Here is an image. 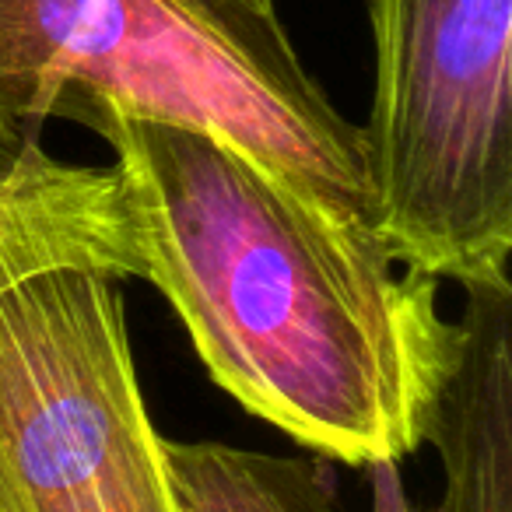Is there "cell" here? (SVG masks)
I'll list each match as a JSON object with an SVG mask.
<instances>
[{
	"label": "cell",
	"instance_id": "cell-1",
	"mask_svg": "<svg viewBox=\"0 0 512 512\" xmlns=\"http://www.w3.org/2000/svg\"><path fill=\"white\" fill-rule=\"evenodd\" d=\"M64 120L109 144L144 278L228 397L348 467L428 442L463 358L439 281L204 130L102 99Z\"/></svg>",
	"mask_w": 512,
	"mask_h": 512
},
{
	"label": "cell",
	"instance_id": "cell-2",
	"mask_svg": "<svg viewBox=\"0 0 512 512\" xmlns=\"http://www.w3.org/2000/svg\"><path fill=\"white\" fill-rule=\"evenodd\" d=\"M85 99L204 130L379 232L365 130L302 64L274 0H0V141Z\"/></svg>",
	"mask_w": 512,
	"mask_h": 512
},
{
	"label": "cell",
	"instance_id": "cell-3",
	"mask_svg": "<svg viewBox=\"0 0 512 512\" xmlns=\"http://www.w3.org/2000/svg\"><path fill=\"white\" fill-rule=\"evenodd\" d=\"M376 225L407 267L512 295V0H365Z\"/></svg>",
	"mask_w": 512,
	"mask_h": 512
},
{
	"label": "cell",
	"instance_id": "cell-4",
	"mask_svg": "<svg viewBox=\"0 0 512 512\" xmlns=\"http://www.w3.org/2000/svg\"><path fill=\"white\" fill-rule=\"evenodd\" d=\"M116 285L53 271L0 292V512H186Z\"/></svg>",
	"mask_w": 512,
	"mask_h": 512
},
{
	"label": "cell",
	"instance_id": "cell-5",
	"mask_svg": "<svg viewBox=\"0 0 512 512\" xmlns=\"http://www.w3.org/2000/svg\"><path fill=\"white\" fill-rule=\"evenodd\" d=\"M53 271L144 278L141 242L113 165H81L39 134L0 141V292Z\"/></svg>",
	"mask_w": 512,
	"mask_h": 512
},
{
	"label": "cell",
	"instance_id": "cell-6",
	"mask_svg": "<svg viewBox=\"0 0 512 512\" xmlns=\"http://www.w3.org/2000/svg\"><path fill=\"white\" fill-rule=\"evenodd\" d=\"M463 358L432 442L442 460L439 512H512V295L467 292Z\"/></svg>",
	"mask_w": 512,
	"mask_h": 512
},
{
	"label": "cell",
	"instance_id": "cell-7",
	"mask_svg": "<svg viewBox=\"0 0 512 512\" xmlns=\"http://www.w3.org/2000/svg\"><path fill=\"white\" fill-rule=\"evenodd\" d=\"M186 512H344L320 456L165 439Z\"/></svg>",
	"mask_w": 512,
	"mask_h": 512
},
{
	"label": "cell",
	"instance_id": "cell-8",
	"mask_svg": "<svg viewBox=\"0 0 512 512\" xmlns=\"http://www.w3.org/2000/svg\"><path fill=\"white\" fill-rule=\"evenodd\" d=\"M369 484H372V512H414L404 488V477H400V460L369 463Z\"/></svg>",
	"mask_w": 512,
	"mask_h": 512
}]
</instances>
